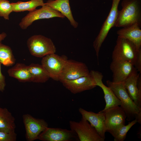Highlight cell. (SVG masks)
Returning a JSON list of instances; mask_svg holds the SVG:
<instances>
[{"mask_svg":"<svg viewBox=\"0 0 141 141\" xmlns=\"http://www.w3.org/2000/svg\"><path fill=\"white\" fill-rule=\"evenodd\" d=\"M107 86L110 88L120 100V106L125 112L126 120L128 121L137 120V122L141 123V108L134 103L129 96L123 83H115L111 81H106Z\"/></svg>","mask_w":141,"mask_h":141,"instance_id":"obj_1","label":"cell"},{"mask_svg":"<svg viewBox=\"0 0 141 141\" xmlns=\"http://www.w3.org/2000/svg\"><path fill=\"white\" fill-rule=\"evenodd\" d=\"M114 27H125L137 24L141 26V0H122Z\"/></svg>","mask_w":141,"mask_h":141,"instance_id":"obj_2","label":"cell"},{"mask_svg":"<svg viewBox=\"0 0 141 141\" xmlns=\"http://www.w3.org/2000/svg\"><path fill=\"white\" fill-rule=\"evenodd\" d=\"M27 45L31 54L38 57H43L56 52V47L52 40L40 34L30 37L27 40Z\"/></svg>","mask_w":141,"mask_h":141,"instance_id":"obj_3","label":"cell"},{"mask_svg":"<svg viewBox=\"0 0 141 141\" xmlns=\"http://www.w3.org/2000/svg\"><path fill=\"white\" fill-rule=\"evenodd\" d=\"M105 117L106 132L114 137L119 129L125 125L126 116L125 112L119 105L113 106L101 111Z\"/></svg>","mask_w":141,"mask_h":141,"instance_id":"obj_4","label":"cell"},{"mask_svg":"<svg viewBox=\"0 0 141 141\" xmlns=\"http://www.w3.org/2000/svg\"><path fill=\"white\" fill-rule=\"evenodd\" d=\"M139 50L131 42L118 36L112 54V61H128L134 65Z\"/></svg>","mask_w":141,"mask_h":141,"instance_id":"obj_5","label":"cell"},{"mask_svg":"<svg viewBox=\"0 0 141 141\" xmlns=\"http://www.w3.org/2000/svg\"><path fill=\"white\" fill-rule=\"evenodd\" d=\"M120 0H112L111 7L108 15L103 23L98 34L93 42V46L98 61L99 52L102 45L110 30L114 27L118 16V7Z\"/></svg>","mask_w":141,"mask_h":141,"instance_id":"obj_6","label":"cell"},{"mask_svg":"<svg viewBox=\"0 0 141 141\" xmlns=\"http://www.w3.org/2000/svg\"><path fill=\"white\" fill-rule=\"evenodd\" d=\"M71 130L75 132L80 141H104L96 130L82 116L79 122L70 121Z\"/></svg>","mask_w":141,"mask_h":141,"instance_id":"obj_7","label":"cell"},{"mask_svg":"<svg viewBox=\"0 0 141 141\" xmlns=\"http://www.w3.org/2000/svg\"><path fill=\"white\" fill-rule=\"evenodd\" d=\"M55 17L64 18L65 17L60 12L46 5L45 4L39 9L29 11L22 19L19 25L21 29H26L36 20Z\"/></svg>","mask_w":141,"mask_h":141,"instance_id":"obj_8","label":"cell"},{"mask_svg":"<svg viewBox=\"0 0 141 141\" xmlns=\"http://www.w3.org/2000/svg\"><path fill=\"white\" fill-rule=\"evenodd\" d=\"M68 60L65 55L61 56L52 54L43 57L41 64L48 73L50 78L59 81L60 74L64 66Z\"/></svg>","mask_w":141,"mask_h":141,"instance_id":"obj_9","label":"cell"},{"mask_svg":"<svg viewBox=\"0 0 141 141\" xmlns=\"http://www.w3.org/2000/svg\"><path fill=\"white\" fill-rule=\"evenodd\" d=\"M86 65L84 63L72 60H67L60 75V81L77 79L90 74Z\"/></svg>","mask_w":141,"mask_h":141,"instance_id":"obj_10","label":"cell"},{"mask_svg":"<svg viewBox=\"0 0 141 141\" xmlns=\"http://www.w3.org/2000/svg\"><path fill=\"white\" fill-rule=\"evenodd\" d=\"M22 118L28 141L38 139L40 134L48 127V123L43 119L36 118L28 114L23 115Z\"/></svg>","mask_w":141,"mask_h":141,"instance_id":"obj_11","label":"cell"},{"mask_svg":"<svg viewBox=\"0 0 141 141\" xmlns=\"http://www.w3.org/2000/svg\"><path fill=\"white\" fill-rule=\"evenodd\" d=\"M135 68L123 82L127 92L132 100L141 108V75Z\"/></svg>","mask_w":141,"mask_h":141,"instance_id":"obj_12","label":"cell"},{"mask_svg":"<svg viewBox=\"0 0 141 141\" xmlns=\"http://www.w3.org/2000/svg\"><path fill=\"white\" fill-rule=\"evenodd\" d=\"M110 67L113 73L111 81L115 83L124 82L135 69L133 63L122 61H112Z\"/></svg>","mask_w":141,"mask_h":141,"instance_id":"obj_13","label":"cell"},{"mask_svg":"<svg viewBox=\"0 0 141 141\" xmlns=\"http://www.w3.org/2000/svg\"><path fill=\"white\" fill-rule=\"evenodd\" d=\"M76 134L71 130L48 127L40 134L38 139L43 141H70L77 138Z\"/></svg>","mask_w":141,"mask_h":141,"instance_id":"obj_14","label":"cell"},{"mask_svg":"<svg viewBox=\"0 0 141 141\" xmlns=\"http://www.w3.org/2000/svg\"><path fill=\"white\" fill-rule=\"evenodd\" d=\"M63 85L72 93L75 94L96 87L95 81L90 74L76 79L60 81Z\"/></svg>","mask_w":141,"mask_h":141,"instance_id":"obj_15","label":"cell"},{"mask_svg":"<svg viewBox=\"0 0 141 141\" xmlns=\"http://www.w3.org/2000/svg\"><path fill=\"white\" fill-rule=\"evenodd\" d=\"M90 74L94 79L96 85L101 88L104 94L106 105L104 109L111 107L120 106L121 102L115 96L111 89L105 86L102 82L103 75L101 72L97 71L91 70Z\"/></svg>","mask_w":141,"mask_h":141,"instance_id":"obj_16","label":"cell"},{"mask_svg":"<svg viewBox=\"0 0 141 141\" xmlns=\"http://www.w3.org/2000/svg\"><path fill=\"white\" fill-rule=\"evenodd\" d=\"M79 111L82 116L87 120L96 130L100 136L105 140L106 132L105 125V117L101 111L97 113L88 111L80 108Z\"/></svg>","mask_w":141,"mask_h":141,"instance_id":"obj_17","label":"cell"},{"mask_svg":"<svg viewBox=\"0 0 141 141\" xmlns=\"http://www.w3.org/2000/svg\"><path fill=\"white\" fill-rule=\"evenodd\" d=\"M141 26L137 24L123 27L118 30V36L126 39L132 43L139 50L141 49Z\"/></svg>","mask_w":141,"mask_h":141,"instance_id":"obj_18","label":"cell"},{"mask_svg":"<svg viewBox=\"0 0 141 141\" xmlns=\"http://www.w3.org/2000/svg\"><path fill=\"white\" fill-rule=\"evenodd\" d=\"M45 4L46 5L60 12L66 17L74 28L78 27V24L73 16L69 0H48Z\"/></svg>","mask_w":141,"mask_h":141,"instance_id":"obj_19","label":"cell"},{"mask_svg":"<svg viewBox=\"0 0 141 141\" xmlns=\"http://www.w3.org/2000/svg\"><path fill=\"white\" fill-rule=\"evenodd\" d=\"M7 72L9 76L16 79L20 82H31V76L28 66L24 64L16 63L8 69Z\"/></svg>","mask_w":141,"mask_h":141,"instance_id":"obj_20","label":"cell"},{"mask_svg":"<svg viewBox=\"0 0 141 141\" xmlns=\"http://www.w3.org/2000/svg\"><path fill=\"white\" fill-rule=\"evenodd\" d=\"M15 119L12 113L5 108L0 107V131L10 132L15 131Z\"/></svg>","mask_w":141,"mask_h":141,"instance_id":"obj_21","label":"cell"},{"mask_svg":"<svg viewBox=\"0 0 141 141\" xmlns=\"http://www.w3.org/2000/svg\"><path fill=\"white\" fill-rule=\"evenodd\" d=\"M28 66L31 76V82L44 83L50 78L48 73L42 64L32 63Z\"/></svg>","mask_w":141,"mask_h":141,"instance_id":"obj_22","label":"cell"},{"mask_svg":"<svg viewBox=\"0 0 141 141\" xmlns=\"http://www.w3.org/2000/svg\"><path fill=\"white\" fill-rule=\"evenodd\" d=\"M11 3L13 11L16 12L30 11L35 10L38 6H43L45 4L43 0H30L24 2L19 1Z\"/></svg>","mask_w":141,"mask_h":141,"instance_id":"obj_23","label":"cell"},{"mask_svg":"<svg viewBox=\"0 0 141 141\" xmlns=\"http://www.w3.org/2000/svg\"><path fill=\"white\" fill-rule=\"evenodd\" d=\"M15 61L11 48L0 43V63L8 67L13 65Z\"/></svg>","mask_w":141,"mask_h":141,"instance_id":"obj_24","label":"cell"},{"mask_svg":"<svg viewBox=\"0 0 141 141\" xmlns=\"http://www.w3.org/2000/svg\"><path fill=\"white\" fill-rule=\"evenodd\" d=\"M137 122L135 119L129 122L126 125L122 126L118 130L114 137V141H124L126 139L127 133L130 128Z\"/></svg>","mask_w":141,"mask_h":141,"instance_id":"obj_25","label":"cell"},{"mask_svg":"<svg viewBox=\"0 0 141 141\" xmlns=\"http://www.w3.org/2000/svg\"><path fill=\"white\" fill-rule=\"evenodd\" d=\"M13 11L11 3L7 0H0V16L9 20V15Z\"/></svg>","mask_w":141,"mask_h":141,"instance_id":"obj_26","label":"cell"},{"mask_svg":"<svg viewBox=\"0 0 141 141\" xmlns=\"http://www.w3.org/2000/svg\"><path fill=\"white\" fill-rule=\"evenodd\" d=\"M16 138L15 131L10 132L0 131V141H15Z\"/></svg>","mask_w":141,"mask_h":141,"instance_id":"obj_27","label":"cell"},{"mask_svg":"<svg viewBox=\"0 0 141 141\" xmlns=\"http://www.w3.org/2000/svg\"><path fill=\"white\" fill-rule=\"evenodd\" d=\"M135 68L140 74L141 73V49L138 52L137 57L134 65Z\"/></svg>","mask_w":141,"mask_h":141,"instance_id":"obj_28","label":"cell"},{"mask_svg":"<svg viewBox=\"0 0 141 141\" xmlns=\"http://www.w3.org/2000/svg\"><path fill=\"white\" fill-rule=\"evenodd\" d=\"M1 64L0 63V91L3 92L5 90L6 83L5 77L1 72Z\"/></svg>","mask_w":141,"mask_h":141,"instance_id":"obj_29","label":"cell"},{"mask_svg":"<svg viewBox=\"0 0 141 141\" xmlns=\"http://www.w3.org/2000/svg\"><path fill=\"white\" fill-rule=\"evenodd\" d=\"M7 36L6 34L4 32L0 34V43L5 39Z\"/></svg>","mask_w":141,"mask_h":141,"instance_id":"obj_30","label":"cell"}]
</instances>
